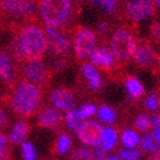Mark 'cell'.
<instances>
[{
  "label": "cell",
  "mask_w": 160,
  "mask_h": 160,
  "mask_svg": "<svg viewBox=\"0 0 160 160\" xmlns=\"http://www.w3.org/2000/svg\"><path fill=\"white\" fill-rule=\"evenodd\" d=\"M132 58L140 68H143V69H151L156 62V54L154 49L146 42L137 44L136 51Z\"/></svg>",
  "instance_id": "12"
},
{
  "label": "cell",
  "mask_w": 160,
  "mask_h": 160,
  "mask_svg": "<svg viewBox=\"0 0 160 160\" xmlns=\"http://www.w3.org/2000/svg\"><path fill=\"white\" fill-rule=\"evenodd\" d=\"M102 133H104V127L99 122H94V121L83 122L76 129V135L78 140L83 145L92 146V148L101 146Z\"/></svg>",
  "instance_id": "7"
},
{
  "label": "cell",
  "mask_w": 160,
  "mask_h": 160,
  "mask_svg": "<svg viewBox=\"0 0 160 160\" xmlns=\"http://www.w3.org/2000/svg\"><path fill=\"white\" fill-rule=\"evenodd\" d=\"M108 23H105V22H101L100 24H99V31H101V32H105L106 30H108V26H106Z\"/></svg>",
  "instance_id": "39"
},
{
  "label": "cell",
  "mask_w": 160,
  "mask_h": 160,
  "mask_svg": "<svg viewBox=\"0 0 160 160\" xmlns=\"http://www.w3.org/2000/svg\"><path fill=\"white\" fill-rule=\"evenodd\" d=\"M50 100L52 105L62 110H71L72 106L76 104L74 94L68 88H57L51 92Z\"/></svg>",
  "instance_id": "14"
},
{
  "label": "cell",
  "mask_w": 160,
  "mask_h": 160,
  "mask_svg": "<svg viewBox=\"0 0 160 160\" xmlns=\"http://www.w3.org/2000/svg\"><path fill=\"white\" fill-rule=\"evenodd\" d=\"M95 49H96V36L94 31L88 28H79L74 33L73 50L78 59L88 58Z\"/></svg>",
  "instance_id": "5"
},
{
  "label": "cell",
  "mask_w": 160,
  "mask_h": 160,
  "mask_svg": "<svg viewBox=\"0 0 160 160\" xmlns=\"http://www.w3.org/2000/svg\"><path fill=\"white\" fill-rule=\"evenodd\" d=\"M36 0H3V10L13 18H30L36 10Z\"/></svg>",
  "instance_id": "9"
},
{
  "label": "cell",
  "mask_w": 160,
  "mask_h": 160,
  "mask_svg": "<svg viewBox=\"0 0 160 160\" xmlns=\"http://www.w3.org/2000/svg\"><path fill=\"white\" fill-rule=\"evenodd\" d=\"M71 159L72 160H94V154H92V150L87 148H78L72 152Z\"/></svg>",
  "instance_id": "26"
},
{
  "label": "cell",
  "mask_w": 160,
  "mask_h": 160,
  "mask_svg": "<svg viewBox=\"0 0 160 160\" xmlns=\"http://www.w3.org/2000/svg\"><path fill=\"white\" fill-rule=\"evenodd\" d=\"M45 33L49 41V49L52 55L59 58H65L71 54L72 46L68 37L64 36L62 32H59L57 28H50V27L46 28Z\"/></svg>",
  "instance_id": "10"
},
{
  "label": "cell",
  "mask_w": 160,
  "mask_h": 160,
  "mask_svg": "<svg viewBox=\"0 0 160 160\" xmlns=\"http://www.w3.org/2000/svg\"><path fill=\"white\" fill-rule=\"evenodd\" d=\"M126 90L128 92L129 98L133 99V100L140 99L145 94V90H143L142 83L138 81L136 77H128L126 79Z\"/></svg>",
  "instance_id": "18"
},
{
  "label": "cell",
  "mask_w": 160,
  "mask_h": 160,
  "mask_svg": "<svg viewBox=\"0 0 160 160\" xmlns=\"http://www.w3.org/2000/svg\"><path fill=\"white\" fill-rule=\"evenodd\" d=\"M159 108H160V95H159Z\"/></svg>",
  "instance_id": "44"
},
{
  "label": "cell",
  "mask_w": 160,
  "mask_h": 160,
  "mask_svg": "<svg viewBox=\"0 0 160 160\" xmlns=\"http://www.w3.org/2000/svg\"><path fill=\"white\" fill-rule=\"evenodd\" d=\"M10 50H12V55L14 57V59L17 62H27V59H26V55H24V52L22 50V46L18 41V37L16 36L12 40V42H10Z\"/></svg>",
  "instance_id": "24"
},
{
  "label": "cell",
  "mask_w": 160,
  "mask_h": 160,
  "mask_svg": "<svg viewBox=\"0 0 160 160\" xmlns=\"http://www.w3.org/2000/svg\"><path fill=\"white\" fill-rule=\"evenodd\" d=\"M154 4H155L158 8H160V0H154Z\"/></svg>",
  "instance_id": "43"
},
{
  "label": "cell",
  "mask_w": 160,
  "mask_h": 160,
  "mask_svg": "<svg viewBox=\"0 0 160 160\" xmlns=\"http://www.w3.org/2000/svg\"><path fill=\"white\" fill-rule=\"evenodd\" d=\"M104 160H118L117 156H109V158H105Z\"/></svg>",
  "instance_id": "42"
},
{
  "label": "cell",
  "mask_w": 160,
  "mask_h": 160,
  "mask_svg": "<svg viewBox=\"0 0 160 160\" xmlns=\"http://www.w3.org/2000/svg\"><path fill=\"white\" fill-rule=\"evenodd\" d=\"M118 160H141L142 155H141V151L138 150H135V149H124V150H121L118 154Z\"/></svg>",
  "instance_id": "28"
},
{
  "label": "cell",
  "mask_w": 160,
  "mask_h": 160,
  "mask_svg": "<svg viewBox=\"0 0 160 160\" xmlns=\"http://www.w3.org/2000/svg\"><path fill=\"white\" fill-rule=\"evenodd\" d=\"M28 133H30V124L27 122H23V121L17 122L13 126V129L9 136V141L12 143H21L28 136Z\"/></svg>",
  "instance_id": "16"
},
{
  "label": "cell",
  "mask_w": 160,
  "mask_h": 160,
  "mask_svg": "<svg viewBox=\"0 0 160 160\" xmlns=\"http://www.w3.org/2000/svg\"><path fill=\"white\" fill-rule=\"evenodd\" d=\"M112 52L119 60H127L133 57L137 41L127 28H118L110 38Z\"/></svg>",
  "instance_id": "4"
},
{
  "label": "cell",
  "mask_w": 160,
  "mask_h": 160,
  "mask_svg": "<svg viewBox=\"0 0 160 160\" xmlns=\"http://www.w3.org/2000/svg\"><path fill=\"white\" fill-rule=\"evenodd\" d=\"M141 148L143 149V151L146 152H155L160 149V141L159 138L155 136V133H148L141 141Z\"/></svg>",
  "instance_id": "21"
},
{
  "label": "cell",
  "mask_w": 160,
  "mask_h": 160,
  "mask_svg": "<svg viewBox=\"0 0 160 160\" xmlns=\"http://www.w3.org/2000/svg\"><path fill=\"white\" fill-rule=\"evenodd\" d=\"M8 143H9V140L7 138V136L4 135V133L0 132V150L8 152V146H9Z\"/></svg>",
  "instance_id": "37"
},
{
  "label": "cell",
  "mask_w": 160,
  "mask_h": 160,
  "mask_svg": "<svg viewBox=\"0 0 160 160\" xmlns=\"http://www.w3.org/2000/svg\"><path fill=\"white\" fill-rule=\"evenodd\" d=\"M151 127L154 128L155 136L160 141V115H154V118L151 119Z\"/></svg>",
  "instance_id": "34"
},
{
  "label": "cell",
  "mask_w": 160,
  "mask_h": 160,
  "mask_svg": "<svg viewBox=\"0 0 160 160\" xmlns=\"http://www.w3.org/2000/svg\"><path fill=\"white\" fill-rule=\"evenodd\" d=\"M150 160H160V149L158 151H155V154L150 158Z\"/></svg>",
  "instance_id": "40"
},
{
  "label": "cell",
  "mask_w": 160,
  "mask_h": 160,
  "mask_svg": "<svg viewBox=\"0 0 160 160\" xmlns=\"http://www.w3.org/2000/svg\"><path fill=\"white\" fill-rule=\"evenodd\" d=\"M41 90L28 81H19L10 95V108L21 118H31L41 102Z\"/></svg>",
  "instance_id": "1"
},
{
  "label": "cell",
  "mask_w": 160,
  "mask_h": 160,
  "mask_svg": "<svg viewBox=\"0 0 160 160\" xmlns=\"http://www.w3.org/2000/svg\"><path fill=\"white\" fill-rule=\"evenodd\" d=\"M118 141V135H117V131L112 127L108 128H104V133H102V138H101V148L105 151H109L112 150L115 143Z\"/></svg>",
  "instance_id": "19"
},
{
  "label": "cell",
  "mask_w": 160,
  "mask_h": 160,
  "mask_svg": "<svg viewBox=\"0 0 160 160\" xmlns=\"http://www.w3.org/2000/svg\"><path fill=\"white\" fill-rule=\"evenodd\" d=\"M9 123H10L9 117L7 115V113H5L3 109H0V131L8 128Z\"/></svg>",
  "instance_id": "35"
},
{
  "label": "cell",
  "mask_w": 160,
  "mask_h": 160,
  "mask_svg": "<svg viewBox=\"0 0 160 160\" xmlns=\"http://www.w3.org/2000/svg\"><path fill=\"white\" fill-rule=\"evenodd\" d=\"M7 156H8V152L0 150V160H7Z\"/></svg>",
  "instance_id": "41"
},
{
  "label": "cell",
  "mask_w": 160,
  "mask_h": 160,
  "mask_svg": "<svg viewBox=\"0 0 160 160\" xmlns=\"http://www.w3.org/2000/svg\"><path fill=\"white\" fill-rule=\"evenodd\" d=\"M122 143L127 149H133L140 143V136L135 131L132 129H126L122 133Z\"/></svg>",
  "instance_id": "22"
},
{
  "label": "cell",
  "mask_w": 160,
  "mask_h": 160,
  "mask_svg": "<svg viewBox=\"0 0 160 160\" xmlns=\"http://www.w3.org/2000/svg\"><path fill=\"white\" fill-rule=\"evenodd\" d=\"M17 37L27 60H41L49 49L45 31L36 24H27L22 27Z\"/></svg>",
  "instance_id": "2"
},
{
  "label": "cell",
  "mask_w": 160,
  "mask_h": 160,
  "mask_svg": "<svg viewBox=\"0 0 160 160\" xmlns=\"http://www.w3.org/2000/svg\"><path fill=\"white\" fill-rule=\"evenodd\" d=\"M65 123H67V127H68L71 131H76L83 123V119L81 118V115H79L78 110L71 109V110H68V113L65 115Z\"/></svg>",
  "instance_id": "23"
},
{
  "label": "cell",
  "mask_w": 160,
  "mask_h": 160,
  "mask_svg": "<svg viewBox=\"0 0 160 160\" xmlns=\"http://www.w3.org/2000/svg\"><path fill=\"white\" fill-rule=\"evenodd\" d=\"M63 114L57 108H44L37 115V124L50 131H59L63 126Z\"/></svg>",
  "instance_id": "11"
},
{
  "label": "cell",
  "mask_w": 160,
  "mask_h": 160,
  "mask_svg": "<svg viewBox=\"0 0 160 160\" xmlns=\"http://www.w3.org/2000/svg\"><path fill=\"white\" fill-rule=\"evenodd\" d=\"M135 127L141 132H148L151 128V118L146 114H140L135 121Z\"/></svg>",
  "instance_id": "27"
},
{
  "label": "cell",
  "mask_w": 160,
  "mask_h": 160,
  "mask_svg": "<svg viewBox=\"0 0 160 160\" xmlns=\"http://www.w3.org/2000/svg\"><path fill=\"white\" fill-rule=\"evenodd\" d=\"M52 65H54V68H55L57 71H62V69H64L65 67H67V62H65L64 58H60V59L55 60Z\"/></svg>",
  "instance_id": "38"
},
{
  "label": "cell",
  "mask_w": 160,
  "mask_h": 160,
  "mask_svg": "<svg viewBox=\"0 0 160 160\" xmlns=\"http://www.w3.org/2000/svg\"><path fill=\"white\" fill-rule=\"evenodd\" d=\"M78 113H79V115H81L82 119L91 118L92 115H95V113H96V106L92 105V104H86V105H83L82 108L78 110Z\"/></svg>",
  "instance_id": "31"
},
{
  "label": "cell",
  "mask_w": 160,
  "mask_h": 160,
  "mask_svg": "<svg viewBox=\"0 0 160 160\" xmlns=\"http://www.w3.org/2000/svg\"><path fill=\"white\" fill-rule=\"evenodd\" d=\"M150 35L151 38L154 40V42L160 45V21H155L151 27H150Z\"/></svg>",
  "instance_id": "33"
},
{
  "label": "cell",
  "mask_w": 160,
  "mask_h": 160,
  "mask_svg": "<svg viewBox=\"0 0 160 160\" xmlns=\"http://www.w3.org/2000/svg\"><path fill=\"white\" fill-rule=\"evenodd\" d=\"M72 10L71 0H41L38 5L40 17L50 28H58L68 19Z\"/></svg>",
  "instance_id": "3"
},
{
  "label": "cell",
  "mask_w": 160,
  "mask_h": 160,
  "mask_svg": "<svg viewBox=\"0 0 160 160\" xmlns=\"http://www.w3.org/2000/svg\"><path fill=\"white\" fill-rule=\"evenodd\" d=\"M23 74L27 81L37 87H45L49 85L51 73L41 60H28L23 64Z\"/></svg>",
  "instance_id": "6"
},
{
  "label": "cell",
  "mask_w": 160,
  "mask_h": 160,
  "mask_svg": "<svg viewBox=\"0 0 160 160\" xmlns=\"http://www.w3.org/2000/svg\"><path fill=\"white\" fill-rule=\"evenodd\" d=\"M22 156L24 160H36L37 152L31 142H22Z\"/></svg>",
  "instance_id": "29"
},
{
  "label": "cell",
  "mask_w": 160,
  "mask_h": 160,
  "mask_svg": "<svg viewBox=\"0 0 160 160\" xmlns=\"http://www.w3.org/2000/svg\"><path fill=\"white\" fill-rule=\"evenodd\" d=\"M13 64L10 55L7 51H0V78L3 81H10L13 78Z\"/></svg>",
  "instance_id": "17"
},
{
  "label": "cell",
  "mask_w": 160,
  "mask_h": 160,
  "mask_svg": "<svg viewBox=\"0 0 160 160\" xmlns=\"http://www.w3.org/2000/svg\"><path fill=\"white\" fill-rule=\"evenodd\" d=\"M145 106L150 110H156L159 108V96L156 94H150L145 100Z\"/></svg>",
  "instance_id": "32"
},
{
  "label": "cell",
  "mask_w": 160,
  "mask_h": 160,
  "mask_svg": "<svg viewBox=\"0 0 160 160\" xmlns=\"http://www.w3.org/2000/svg\"><path fill=\"white\" fill-rule=\"evenodd\" d=\"M82 74L86 78L87 85L91 90H99L101 87V77L91 63L82 64Z\"/></svg>",
  "instance_id": "15"
},
{
  "label": "cell",
  "mask_w": 160,
  "mask_h": 160,
  "mask_svg": "<svg viewBox=\"0 0 160 160\" xmlns=\"http://www.w3.org/2000/svg\"><path fill=\"white\" fill-rule=\"evenodd\" d=\"M98 115H99V119L104 123H113L115 121V112L110 106H106V105H102L98 110Z\"/></svg>",
  "instance_id": "25"
},
{
  "label": "cell",
  "mask_w": 160,
  "mask_h": 160,
  "mask_svg": "<svg viewBox=\"0 0 160 160\" xmlns=\"http://www.w3.org/2000/svg\"><path fill=\"white\" fill-rule=\"evenodd\" d=\"M54 151L59 155H65L72 148V138L69 135H67V133H62L59 135V137L57 138L55 143H54Z\"/></svg>",
  "instance_id": "20"
},
{
  "label": "cell",
  "mask_w": 160,
  "mask_h": 160,
  "mask_svg": "<svg viewBox=\"0 0 160 160\" xmlns=\"http://www.w3.org/2000/svg\"><path fill=\"white\" fill-rule=\"evenodd\" d=\"M92 154H94V160H104L106 158V151L101 146L95 148V150H92Z\"/></svg>",
  "instance_id": "36"
},
{
  "label": "cell",
  "mask_w": 160,
  "mask_h": 160,
  "mask_svg": "<svg viewBox=\"0 0 160 160\" xmlns=\"http://www.w3.org/2000/svg\"><path fill=\"white\" fill-rule=\"evenodd\" d=\"M155 13L154 0H129L126 4V16L133 23H140Z\"/></svg>",
  "instance_id": "8"
},
{
  "label": "cell",
  "mask_w": 160,
  "mask_h": 160,
  "mask_svg": "<svg viewBox=\"0 0 160 160\" xmlns=\"http://www.w3.org/2000/svg\"><path fill=\"white\" fill-rule=\"evenodd\" d=\"M90 59H91V64L92 65H96L101 69H112L114 64H115V57L112 52V50H109L108 48H104V46H100V48H96L92 54L90 55Z\"/></svg>",
  "instance_id": "13"
},
{
  "label": "cell",
  "mask_w": 160,
  "mask_h": 160,
  "mask_svg": "<svg viewBox=\"0 0 160 160\" xmlns=\"http://www.w3.org/2000/svg\"><path fill=\"white\" fill-rule=\"evenodd\" d=\"M159 68H160V57H159Z\"/></svg>",
  "instance_id": "45"
},
{
  "label": "cell",
  "mask_w": 160,
  "mask_h": 160,
  "mask_svg": "<svg viewBox=\"0 0 160 160\" xmlns=\"http://www.w3.org/2000/svg\"><path fill=\"white\" fill-rule=\"evenodd\" d=\"M50 160H57V159H50Z\"/></svg>",
  "instance_id": "46"
},
{
  "label": "cell",
  "mask_w": 160,
  "mask_h": 160,
  "mask_svg": "<svg viewBox=\"0 0 160 160\" xmlns=\"http://www.w3.org/2000/svg\"><path fill=\"white\" fill-rule=\"evenodd\" d=\"M92 3L106 13H112L115 8V0H92Z\"/></svg>",
  "instance_id": "30"
}]
</instances>
